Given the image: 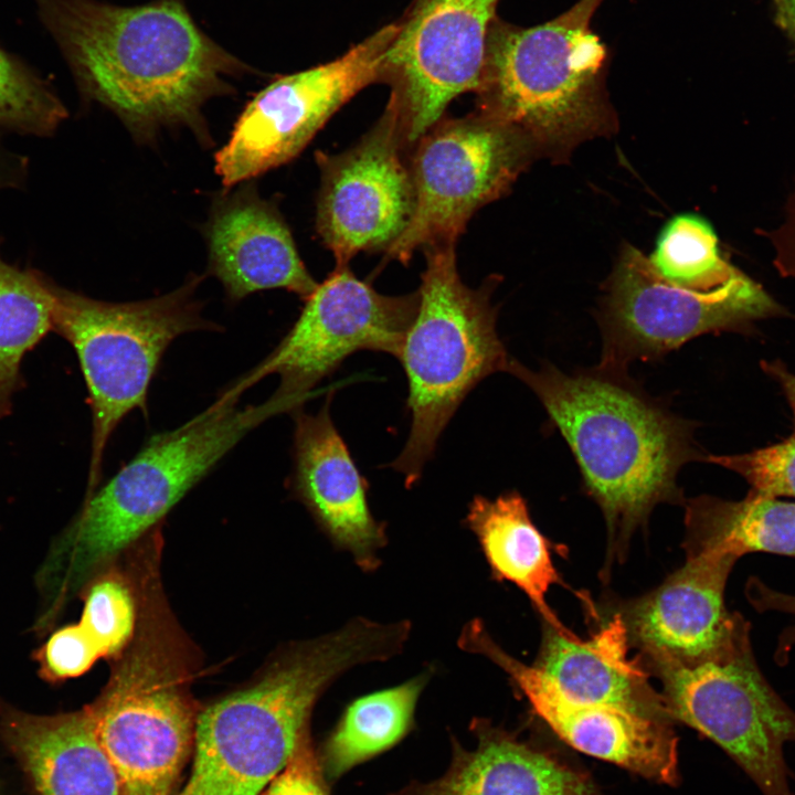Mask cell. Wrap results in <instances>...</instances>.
Segmentation results:
<instances>
[{
  "label": "cell",
  "mask_w": 795,
  "mask_h": 795,
  "mask_svg": "<svg viewBox=\"0 0 795 795\" xmlns=\"http://www.w3.org/2000/svg\"><path fill=\"white\" fill-rule=\"evenodd\" d=\"M88 100L110 109L140 141L187 127L205 141L203 106L248 72L194 23L180 0L118 7L33 0Z\"/></svg>",
  "instance_id": "6da1fadb"
},
{
  "label": "cell",
  "mask_w": 795,
  "mask_h": 795,
  "mask_svg": "<svg viewBox=\"0 0 795 795\" xmlns=\"http://www.w3.org/2000/svg\"><path fill=\"white\" fill-rule=\"evenodd\" d=\"M511 373L537 395L570 446L584 489L608 532L607 563L625 556L634 532L659 504H683L680 469L707 458L695 424L649 396L627 373L600 368L532 370L511 358Z\"/></svg>",
  "instance_id": "7a4b0ae2"
},
{
  "label": "cell",
  "mask_w": 795,
  "mask_h": 795,
  "mask_svg": "<svg viewBox=\"0 0 795 795\" xmlns=\"http://www.w3.org/2000/svg\"><path fill=\"white\" fill-rule=\"evenodd\" d=\"M401 648L395 624L365 617L292 645L255 683L198 714L192 772L178 795H261L310 732L326 689L352 667Z\"/></svg>",
  "instance_id": "3957f363"
},
{
  "label": "cell",
  "mask_w": 795,
  "mask_h": 795,
  "mask_svg": "<svg viewBox=\"0 0 795 795\" xmlns=\"http://www.w3.org/2000/svg\"><path fill=\"white\" fill-rule=\"evenodd\" d=\"M235 383L178 428L152 435L103 487L91 495L57 540L40 573L45 586L66 593L161 520L247 433L288 413L275 393L241 406Z\"/></svg>",
  "instance_id": "277c9868"
},
{
  "label": "cell",
  "mask_w": 795,
  "mask_h": 795,
  "mask_svg": "<svg viewBox=\"0 0 795 795\" xmlns=\"http://www.w3.org/2000/svg\"><path fill=\"white\" fill-rule=\"evenodd\" d=\"M604 0H579L530 28L496 17L487 35L478 112L534 145L565 147L597 131L605 115L608 52L592 19Z\"/></svg>",
  "instance_id": "5b68a950"
},
{
  "label": "cell",
  "mask_w": 795,
  "mask_h": 795,
  "mask_svg": "<svg viewBox=\"0 0 795 795\" xmlns=\"http://www.w3.org/2000/svg\"><path fill=\"white\" fill-rule=\"evenodd\" d=\"M455 246L424 250L418 306L396 358L407 381L411 428L389 466L403 475L406 488L422 477L468 393L488 375L507 372L511 360L497 332L494 283L468 287L457 269Z\"/></svg>",
  "instance_id": "8992f818"
},
{
  "label": "cell",
  "mask_w": 795,
  "mask_h": 795,
  "mask_svg": "<svg viewBox=\"0 0 795 795\" xmlns=\"http://www.w3.org/2000/svg\"><path fill=\"white\" fill-rule=\"evenodd\" d=\"M201 278L155 298L113 303L53 284L54 331L73 347L92 410L88 487L98 483L108 441L134 410L146 411L150 382L170 343L181 335L220 329L195 298Z\"/></svg>",
  "instance_id": "52a82bcc"
},
{
  "label": "cell",
  "mask_w": 795,
  "mask_h": 795,
  "mask_svg": "<svg viewBox=\"0 0 795 795\" xmlns=\"http://www.w3.org/2000/svg\"><path fill=\"white\" fill-rule=\"evenodd\" d=\"M640 665L659 680L671 719L719 745L762 795H793L784 746L795 743V711L763 676L751 643L693 665Z\"/></svg>",
  "instance_id": "ba28073f"
},
{
  "label": "cell",
  "mask_w": 795,
  "mask_h": 795,
  "mask_svg": "<svg viewBox=\"0 0 795 795\" xmlns=\"http://www.w3.org/2000/svg\"><path fill=\"white\" fill-rule=\"evenodd\" d=\"M761 285L738 271L710 290L665 279L639 251L625 248L598 315L600 368L627 373L635 360H653L710 332L750 335L756 321L785 315Z\"/></svg>",
  "instance_id": "9c48e42d"
},
{
  "label": "cell",
  "mask_w": 795,
  "mask_h": 795,
  "mask_svg": "<svg viewBox=\"0 0 795 795\" xmlns=\"http://www.w3.org/2000/svg\"><path fill=\"white\" fill-rule=\"evenodd\" d=\"M533 144L516 127L481 113L442 117L414 145V209L385 251L407 264L414 252L456 245L471 215L506 192Z\"/></svg>",
  "instance_id": "30bf717a"
},
{
  "label": "cell",
  "mask_w": 795,
  "mask_h": 795,
  "mask_svg": "<svg viewBox=\"0 0 795 795\" xmlns=\"http://www.w3.org/2000/svg\"><path fill=\"white\" fill-rule=\"evenodd\" d=\"M121 795H171L194 745L198 712L177 665L139 644L87 706Z\"/></svg>",
  "instance_id": "8fae6325"
},
{
  "label": "cell",
  "mask_w": 795,
  "mask_h": 795,
  "mask_svg": "<svg viewBox=\"0 0 795 795\" xmlns=\"http://www.w3.org/2000/svg\"><path fill=\"white\" fill-rule=\"evenodd\" d=\"M398 31V21L386 24L340 57L280 76L259 91L215 155L223 186L231 189L293 160L341 106L382 82Z\"/></svg>",
  "instance_id": "7c38bea8"
},
{
  "label": "cell",
  "mask_w": 795,
  "mask_h": 795,
  "mask_svg": "<svg viewBox=\"0 0 795 795\" xmlns=\"http://www.w3.org/2000/svg\"><path fill=\"white\" fill-rule=\"evenodd\" d=\"M418 306V292L401 296L378 293L347 265H336L305 299L301 311L274 350L236 382L247 390L269 374L275 391L294 409L314 388L360 350L398 358Z\"/></svg>",
  "instance_id": "4fadbf2b"
},
{
  "label": "cell",
  "mask_w": 795,
  "mask_h": 795,
  "mask_svg": "<svg viewBox=\"0 0 795 795\" xmlns=\"http://www.w3.org/2000/svg\"><path fill=\"white\" fill-rule=\"evenodd\" d=\"M499 0H413L383 66L389 104L410 148L448 104L480 86L489 26Z\"/></svg>",
  "instance_id": "5bb4252c"
},
{
  "label": "cell",
  "mask_w": 795,
  "mask_h": 795,
  "mask_svg": "<svg viewBox=\"0 0 795 795\" xmlns=\"http://www.w3.org/2000/svg\"><path fill=\"white\" fill-rule=\"evenodd\" d=\"M407 149L399 116L388 103L354 146L337 155L316 152V230L336 265H347L362 251H386L407 226L414 209Z\"/></svg>",
  "instance_id": "9a60e30c"
},
{
  "label": "cell",
  "mask_w": 795,
  "mask_h": 795,
  "mask_svg": "<svg viewBox=\"0 0 795 795\" xmlns=\"http://www.w3.org/2000/svg\"><path fill=\"white\" fill-rule=\"evenodd\" d=\"M463 648L504 670L536 713L575 750L658 783L678 781L677 738L670 719L566 699L533 665L502 649L481 623L466 630Z\"/></svg>",
  "instance_id": "2e32d148"
},
{
  "label": "cell",
  "mask_w": 795,
  "mask_h": 795,
  "mask_svg": "<svg viewBox=\"0 0 795 795\" xmlns=\"http://www.w3.org/2000/svg\"><path fill=\"white\" fill-rule=\"evenodd\" d=\"M735 560L687 555L686 563L618 613L638 661L693 665L751 643L750 624L725 605Z\"/></svg>",
  "instance_id": "e0dca14e"
},
{
  "label": "cell",
  "mask_w": 795,
  "mask_h": 795,
  "mask_svg": "<svg viewBox=\"0 0 795 795\" xmlns=\"http://www.w3.org/2000/svg\"><path fill=\"white\" fill-rule=\"evenodd\" d=\"M330 392L316 414L292 413L293 471L290 488L332 545L348 552L365 573L381 565L388 544L386 523L369 506V484L330 416Z\"/></svg>",
  "instance_id": "ac0fdd59"
},
{
  "label": "cell",
  "mask_w": 795,
  "mask_h": 795,
  "mask_svg": "<svg viewBox=\"0 0 795 795\" xmlns=\"http://www.w3.org/2000/svg\"><path fill=\"white\" fill-rule=\"evenodd\" d=\"M205 235L209 269L232 301L283 288L305 300L317 287L277 206L252 186L220 197Z\"/></svg>",
  "instance_id": "d6986e66"
},
{
  "label": "cell",
  "mask_w": 795,
  "mask_h": 795,
  "mask_svg": "<svg viewBox=\"0 0 795 795\" xmlns=\"http://www.w3.org/2000/svg\"><path fill=\"white\" fill-rule=\"evenodd\" d=\"M0 739L40 795H121L87 707L38 716L0 704Z\"/></svg>",
  "instance_id": "ffe728a7"
},
{
  "label": "cell",
  "mask_w": 795,
  "mask_h": 795,
  "mask_svg": "<svg viewBox=\"0 0 795 795\" xmlns=\"http://www.w3.org/2000/svg\"><path fill=\"white\" fill-rule=\"evenodd\" d=\"M542 623V622H541ZM629 643L617 614L589 639H572L542 623L533 666L566 699L671 719L647 671L628 656Z\"/></svg>",
  "instance_id": "44dd1931"
},
{
  "label": "cell",
  "mask_w": 795,
  "mask_h": 795,
  "mask_svg": "<svg viewBox=\"0 0 795 795\" xmlns=\"http://www.w3.org/2000/svg\"><path fill=\"white\" fill-rule=\"evenodd\" d=\"M474 750L453 742L448 771L427 784L410 785L396 795H601L589 777L550 755L475 718Z\"/></svg>",
  "instance_id": "7402d4cb"
},
{
  "label": "cell",
  "mask_w": 795,
  "mask_h": 795,
  "mask_svg": "<svg viewBox=\"0 0 795 795\" xmlns=\"http://www.w3.org/2000/svg\"><path fill=\"white\" fill-rule=\"evenodd\" d=\"M464 521L475 534L492 577L521 590L542 623L564 637L580 638L548 603L551 586L562 580L553 564L550 543L533 523L524 498L515 490L494 500L475 496Z\"/></svg>",
  "instance_id": "603a6c76"
},
{
  "label": "cell",
  "mask_w": 795,
  "mask_h": 795,
  "mask_svg": "<svg viewBox=\"0 0 795 795\" xmlns=\"http://www.w3.org/2000/svg\"><path fill=\"white\" fill-rule=\"evenodd\" d=\"M687 555L738 561L750 552L795 558V502L751 489L741 500L701 495L685 500Z\"/></svg>",
  "instance_id": "cb8c5ba5"
},
{
  "label": "cell",
  "mask_w": 795,
  "mask_h": 795,
  "mask_svg": "<svg viewBox=\"0 0 795 795\" xmlns=\"http://www.w3.org/2000/svg\"><path fill=\"white\" fill-rule=\"evenodd\" d=\"M433 671L427 668L398 686L359 697L347 706L322 748L320 763L325 775L338 778L401 741L414 728L416 703Z\"/></svg>",
  "instance_id": "d4e9b609"
},
{
  "label": "cell",
  "mask_w": 795,
  "mask_h": 795,
  "mask_svg": "<svg viewBox=\"0 0 795 795\" xmlns=\"http://www.w3.org/2000/svg\"><path fill=\"white\" fill-rule=\"evenodd\" d=\"M54 282L35 269H21L0 255V418L23 385L21 363L54 330Z\"/></svg>",
  "instance_id": "484cf974"
},
{
  "label": "cell",
  "mask_w": 795,
  "mask_h": 795,
  "mask_svg": "<svg viewBox=\"0 0 795 795\" xmlns=\"http://www.w3.org/2000/svg\"><path fill=\"white\" fill-rule=\"evenodd\" d=\"M649 261L665 279L697 290L719 287L738 272L719 254L709 223L692 214L668 222Z\"/></svg>",
  "instance_id": "4316f807"
},
{
  "label": "cell",
  "mask_w": 795,
  "mask_h": 795,
  "mask_svg": "<svg viewBox=\"0 0 795 795\" xmlns=\"http://www.w3.org/2000/svg\"><path fill=\"white\" fill-rule=\"evenodd\" d=\"M67 117L52 86L0 46V129L45 137Z\"/></svg>",
  "instance_id": "83f0119b"
},
{
  "label": "cell",
  "mask_w": 795,
  "mask_h": 795,
  "mask_svg": "<svg viewBox=\"0 0 795 795\" xmlns=\"http://www.w3.org/2000/svg\"><path fill=\"white\" fill-rule=\"evenodd\" d=\"M135 624V600L123 577L112 573L89 584L76 625L98 658L120 654L132 637Z\"/></svg>",
  "instance_id": "f1b7e54d"
},
{
  "label": "cell",
  "mask_w": 795,
  "mask_h": 795,
  "mask_svg": "<svg viewBox=\"0 0 795 795\" xmlns=\"http://www.w3.org/2000/svg\"><path fill=\"white\" fill-rule=\"evenodd\" d=\"M706 462L739 474L757 492L795 497V431L777 444L743 454L707 455Z\"/></svg>",
  "instance_id": "f546056e"
},
{
  "label": "cell",
  "mask_w": 795,
  "mask_h": 795,
  "mask_svg": "<svg viewBox=\"0 0 795 795\" xmlns=\"http://www.w3.org/2000/svg\"><path fill=\"white\" fill-rule=\"evenodd\" d=\"M34 657L40 676L52 683L85 674L99 659L76 624L55 630L35 651Z\"/></svg>",
  "instance_id": "4dcf8cb0"
},
{
  "label": "cell",
  "mask_w": 795,
  "mask_h": 795,
  "mask_svg": "<svg viewBox=\"0 0 795 795\" xmlns=\"http://www.w3.org/2000/svg\"><path fill=\"white\" fill-rule=\"evenodd\" d=\"M261 795H329L310 732L300 740L284 768Z\"/></svg>",
  "instance_id": "1f68e13d"
},
{
  "label": "cell",
  "mask_w": 795,
  "mask_h": 795,
  "mask_svg": "<svg viewBox=\"0 0 795 795\" xmlns=\"http://www.w3.org/2000/svg\"><path fill=\"white\" fill-rule=\"evenodd\" d=\"M749 603L757 612L776 611L795 615V595L786 594L767 586L756 576L749 577L745 589ZM795 645V625L786 627L780 635L775 660L777 664L787 661L788 651Z\"/></svg>",
  "instance_id": "d6a6232c"
},
{
  "label": "cell",
  "mask_w": 795,
  "mask_h": 795,
  "mask_svg": "<svg viewBox=\"0 0 795 795\" xmlns=\"http://www.w3.org/2000/svg\"><path fill=\"white\" fill-rule=\"evenodd\" d=\"M774 248V265L785 277H795V193L791 197L783 223L768 234Z\"/></svg>",
  "instance_id": "836d02e7"
},
{
  "label": "cell",
  "mask_w": 795,
  "mask_h": 795,
  "mask_svg": "<svg viewBox=\"0 0 795 795\" xmlns=\"http://www.w3.org/2000/svg\"><path fill=\"white\" fill-rule=\"evenodd\" d=\"M26 171L28 159L8 149L0 139V190L21 186Z\"/></svg>",
  "instance_id": "e575fe53"
},
{
  "label": "cell",
  "mask_w": 795,
  "mask_h": 795,
  "mask_svg": "<svg viewBox=\"0 0 795 795\" xmlns=\"http://www.w3.org/2000/svg\"><path fill=\"white\" fill-rule=\"evenodd\" d=\"M762 370L783 390L789 405L795 412V373L781 360H762Z\"/></svg>",
  "instance_id": "d590c367"
},
{
  "label": "cell",
  "mask_w": 795,
  "mask_h": 795,
  "mask_svg": "<svg viewBox=\"0 0 795 795\" xmlns=\"http://www.w3.org/2000/svg\"><path fill=\"white\" fill-rule=\"evenodd\" d=\"M775 22L787 35L795 53V0H772Z\"/></svg>",
  "instance_id": "8d00e7d4"
}]
</instances>
